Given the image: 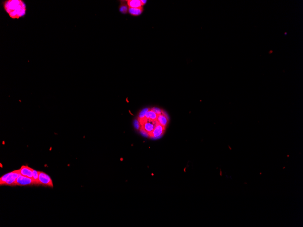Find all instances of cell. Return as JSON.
<instances>
[{
    "label": "cell",
    "instance_id": "6da1fadb",
    "mask_svg": "<svg viewBox=\"0 0 303 227\" xmlns=\"http://www.w3.org/2000/svg\"><path fill=\"white\" fill-rule=\"evenodd\" d=\"M3 7L10 18L19 19L26 14V5L23 0H5L2 2Z\"/></svg>",
    "mask_w": 303,
    "mask_h": 227
},
{
    "label": "cell",
    "instance_id": "7a4b0ae2",
    "mask_svg": "<svg viewBox=\"0 0 303 227\" xmlns=\"http://www.w3.org/2000/svg\"><path fill=\"white\" fill-rule=\"evenodd\" d=\"M20 175V169L4 175L0 178V185L16 186V179Z\"/></svg>",
    "mask_w": 303,
    "mask_h": 227
},
{
    "label": "cell",
    "instance_id": "3957f363",
    "mask_svg": "<svg viewBox=\"0 0 303 227\" xmlns=\"http://www.w3.org/2000/svg\"><path fill=\"white\" fill-rule=\"evenodd\" d=\"M138 120L140 124V130L148 136L152 132L158 122L157 120H153L146 118L140 119Z\"/></svg>",
    "mask_w": 303,
    "mask_h": 227
},
{
    "label": "cell",
    "instance_id": "277c9868",
    "mask_svg": "<svg viewBox=\"0 0 303 227\" xmlns=\"http://www.w3.org/2000/svg\"><path fill=\"white\" fill-rule=\"evenodd\" d=\"M38 175L39 185H41L44 186L53 188L54 185L53 181L51 177L48 175L44 172H39V171H38Z\"/></svg>",
    "mask_w": 303,
    "mask_h": 227
},
{
    "label": "cell",
    "instance_id": "5b68a950",
    "mask_svg": "<svg viewBox=\"0 0 303 227\" xmlns=\"http://www.w3.org/2000/svg\"><path fill=\"white\" fill-rule=\"evenodd\" d=\"M16 186H25L37 185L36 182L32 178L26 177L20 175L16 179Z\"/></svg>",
    "mask_w": 303,
    "mask_h": 227
},
{
    "label": "cell",
    "instance_id": "8992f818",
    "mask_svg": "<svg viewBox=\"0 0 303 227\" xmlns=\"http://www.w3.org/2000/svg\"><path fill=\"white\" fill-rule=\"evenodd\" d=\"M165 129H166L165 127L162 126L161 124L158 122L155 129L153 130L152 132L148 135V136L151 138H158L160 136L163 135V133L165 132Z\"/></svg>",
    "mask_w": 303,
    "mask_h": 227
},
{
    "label": "cell",
    "instance_id": "52a82bcc",
    "mask_svg": "<svg viewBox=\"0 0 303 227\" xmlns=\"http://www.w3.org/2000/svg\"><path fill=\"white\" fill-rule=\"evenodd\" d=\"M33 170V169L32 168H31L27 165H22L20 169V175L29 178H32Z\"/></svg>",
    "mask_w": 303,
    "mask_h": 227
},
{
    "label": "cell",
    "instance_id": "ba28073f",
    "mask_svg": "<svg viewBox=\"0 0 303 227\" xmlns=\"http://www.w3.org/2000/svg\"><path fill=\"white\" fill-rule=\"evenodd\" d=\"M157 120L160 124H161L162 126H164L165 128H166V126L168 125L169 122V119L167 117L166 114H165L163 111H162L160 114L158 115Z\"/></svg>",
    "mask_w": 303,
    "mask_h": 227
},
{
    "label": "cell",
    "instance_id": "9c48e42d",
    "mask_svg": "<svg viewBox=\"0 0 303 227\" xmlns=\"http://www.w3.org/2000/svg\"><path fill=\"white\" fill-rule=\"evenodd\" d=\"M127 5L129 8H137L142 7L143 5L140 0H129L127 1Z\"/></svg>",
    "mask_w": 303,
    "mask_h": 227
},
{
    "label": "cell",
    "instance_id": "30bf717a",
    "mask_svg": "<svg viewBox=\"0 0 303 227\" xmlns=\"http://www.w3.org/2000/svg\"><path fill=\"white\" fill-rule=\"evenodd\" d=\"M128 12L130 14L134 16L140 15L143 11V7L140 8H129L128 9Z\"/></svg>",
    "mask_w": 303,
    "mask_h": 227
},
{
    "label": "cell",
    "instance_id": "8fae6325",
    "mask_svg": "<svg viewBox=\"0 0 303 227\" xmlns=\"http://www.w3.org/2000/svg\"><path fill=\"white\" fill-rule=\"evenodd\" d=\"M119 11L122 13H127L128 11L127 5L124 3V2H122V3L120 5V7H119Z\"/></svg>",
    "mask_w": 303,
    "mask_h": 227
},
{
    "label": "cell",
    "instance_id": "7c38bea8",
    "mask_svg": "<svg viewBox=\"0 0 303 227\" xmlns=\"http://www.w3.org/2000/svg\"><path fill=\"white\" fill-rule=\"evenodd\" d=\"M35 182H36L37 185H39V181L38 171L33 170V178Z\"/></svg>",
    "mask_w": 303,
    "mask_h": 227
},
{
    "label": "cell",
    "instance_id": "4fadbf2b",
    "mask_svg": "<svg viewBox=\"0 0 303 227\" xmlns=\"http://www.w3.org/2000/svg\"><path fill=\"white\" fill-rule=\"evenodd\" d=\"M148 112L149 114V119L153 120H157L158 115L152 110V109H149Z\"/></svg>",
    "mask_w": 303,
    "mask_h": 227
},
{
    "label": "cell",
    "instance_id": "5bb4252c",
    "mask_svg": "<svg viewBox=\"0 0 303 227\" xmlns=\"http://www.w3.org/2000/svg\"><path fill=\"white\" fill-rule=\"evenodd\" d=\"M149 108H145V109L143 110L142 112H141L140 114H139V117H138V119H144L145 118V113H146L149 110Z\"/></svg>",
    "mask_w": 303,
    "mask_h": 227
},
{
    "label": "cell",
    "instance_id": "9a60e30c",
    "mask_svg": "<svg viewBox=\"0 0 303 227\" xmlns=\"http://www.w3.org/2000/svg\"><path fill=\"white\" fill-rule=\"evenodd\" d=\"M135 126L136 128L137 129H139V127H140V124L138 123V122H135Z\"/></svg>",
    "mask_w": 303,
    "mask_h": 227
},
{
    "label": "cell",
    "instance_id": "2e32d148",
    "mask_svg": "<svg viewBox=\"0 0 303 227\" xmlns=\"http://www.w3.org/2000/svg\"><path fill=\"white\" fill-rule=\"evenodd\" d=\"M141 2H142V3H143V5H144L146 3V2L147 1H143V0H142Z\"/></svg>",
    "mask_w": 303,
    "mask_h": 227
}]
</instances>
